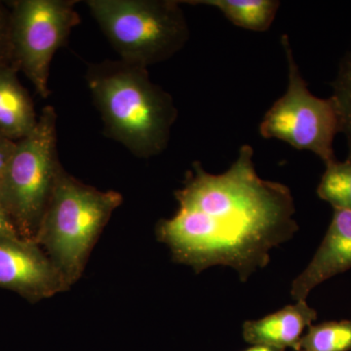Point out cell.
I'll return each instance as SVG.
<instances>
[{"instance_id":"8992f818","label":"cell","mask_w":351,"mask_h":351,"mask_svg":"<svg viewBox=\"0 0 351 351\" xmlns=\"http://www.w3.org/2000/svg\"><path fill=\"white\" fill-rule=\"evenodd\" d=\"M288 66L285 93L265 112L261 122V136L277 138L300 151L316 154L325 165L337 160L335 137L339 133L338 112L331 97L321 99L311 93L293 54L290 38L281 36Z\"/></svg>"},{"instance_id":"e0dca14e","label":"cell","mask_w":351,"mask_h":351,"mask_svg":"<svg viewBox=\"0 0 351 351\" xmlns=\"http://www.w3.org/2000/svg\"><path fill=\"white\" fill-rule=\"evenodd\" d=\"M16 143L17 142H13L0 134V189H1L7 166L15 149Z\"/></svg>"},{"instance_id":"ac0fdd59","label":"cell","mask_w":351,"mask_h":351,"mask_svg":"<svg viewBox=\"0 0 351 351\" xmlns=\"http://www.w3.org/2000/svg\"><path fill=\"white\" fill-rule=\"evenodd\" d=\"M13 237H21L0 198V239H13Z\"/></svg>"},{"instance_id":"9a60e30c","label":"cell","mask_w":351,"mask_h":351,"mask_svg":"<svg viewBox=\"0 0 351 351\" xmlns=\"http://www.w3.org/2000/svg\"><path fill=\"white\" fill-rule=\"evenodd\" d=\"M334 101L339 120V133L343 134L351 158V48L339 63L338 73L331 83Z\"/></svg>"},{"instance_id":"7a4b0ae2","label":"cell","mask_w":351,"mask_h":351,"mask_svg":"<svg viewBox=\"0 0 351 351\" xmlns=\"http://www.w3.org/2000/svg\"><path fill=\"white\" fill-rule=\"evenodd\" d=\"M85 80L107 138L138 158L167 149L178 108L173 97L152 82L147 69L105 60L88 66Z\"/></svg>"},{"instance_id":"5b68a950","label":"cell","mask_w":351,"mask_h":351,"mask_svg":"<svg viewBox=\"0 0 351 351\" xmlns=\"http://www.w3.org/2000/svg\"><path fill=\"white\" fill-rule=\"evenodd\" d=\"M57 145L56 110L46 106L34 130L16 143L0 189V198L22 239L34 241L63 168Z\"/></svg>"},{"instance_id":"277c9868","label":"cell","mask_w":351,"mask_h":351,"mask_svg":"<svg viewBox=\"0 0 351 351\" xmlns=\"http://www.w3.org/2000/svg\"><path fill=\"white\" fill-rule=\"evenodd\" d=\"M101 32L125 63L149 69L174 57L189 39L180 0H87Z\"/></svg>"},{"instance_id":"d6986e66","label":"cell","mask_w":351,"mask_h":351,"mask_svg":"<svg viewBox=\"0 0 351 351\" xmlns=\"http://www.w3.org/2000/svg\"><path fill=\"white\" fill-rule=\"evenodd\" d=\"M244 351H285L282 348H272L267 346H253Z\"/></svg>"},{"instance_id":"2e32d148","label":"cell","mask_w":351,"mask_h":351,"mask_svg":"<svg viewBox=\"0 0 351 351\" xmlns=\"http://www.w3.org/2000/svg\"><path fill=\"white\" fill-rule=\"evenodd\" d=\"M10 66H14L10 39V11H7L3 4L0 3V69Z\"/></svg>"},{"instance_id":"7c38bea8","label":"cell","mask_w":351,"mask_h":351,"mask_svg":"<svg viewBox=\"0 0 351 351\" xmlns=\"http://www.w3.org/2000/svg\"><path fill=\"white\" fill-rule=\"evenodd\" d=\"M181 3L214 7L233 25L253 32L267 31L280 7L277 0H184Z\"/></svg>"},{"instance_id":"6da1fadb","label":"cell","mask_w":351,"mask_h":351,"mask_svg":"<svg viewBox=\"0 0 351 351\" xmlns=\"http://www.w3.org/2000/svg\"><path fill=\"white\" fill-rule=\"evenodd\" d=\"M251 145L221 174L193 163L176 191L179 208L157 225L158 239L175 262L196 272L215 265L232 267L242 282L269 265V252L299 230L290 189L258 175Z\"/></svg>"},{"instance_id":"ba28073f","label":"cell","mask_w":351,"mask_h":351,"mask_svg":"<svg viewBox=\"0 0 351 351\" xmlns=\"http://www.w3.org/2000/svg\"><path fill=\"white\" fill-rule=\"evenodd\" d=\"M69 286L36 242L22 237L0 239V287L39 301L64 292Z\"/></svg>"},{"instance_id":"9c48e42d","label":"cell","mask_w":351,"mask_h":351,"mask_svg":"<svg viewBox=\"0 0 351 351\" xmlns=\"http://www.w3.org/2000/svg\"><path fill=\"white\" fill-rule=\"evenodd\" d=\"M351 269V211L334 209L331 223L306 269L295 279L291 295L306 301L316 286Z\"/></svg>"},{"instance_id":"30bf717a","label":"cell","mask_w":351,"mask_h":351,"mask_svg":"<svg viewBox=\"0 0 351 351\" xmlns=\"http://www.w3.org/2000/svg\"><path fill=\"white\" fill-rule=\"evenodd\" d=\"M316 319L315 309L306 301H298L262 319L246 321L242 335L245 341L252 346L295 350L306 329Z\"/></svg>"},{"instance_id":"52a82bcc","label":"cell","mask_w":351,"mask_h":351,"mask_svg":"<svg viewBox=\"0 0 351 351\" xmlns=\"http://www.w3.org/2000/svg\"><path fill=\"white\" fill-rule=\"evenodd\" d=\"M73 0H18L10 11L14 66L43 99L50 95L51 63L80 24Z\"/></svg>"},{"instance_id":"3957f363","label":"cell","mask_w":351,"mask_h":351,"mask_svg":"<svg viewBox=\"0 0 351 351\" xmlns=\"http://www.w3.org/2000/svg\"><path fill=\"white\" fill-rule=\"evenodd\" d=\"M122 201L117 191H99L60 170L34 241L69 286L82 276L95 241Z\"/></svg>"},{"instance_id":"4fadbf2b","label":"cell","mask_w":351,"mask_h":351,"mask_svg":"<svg viewBox=\"0 0 351 351\" xmlns=\"http://www.w3.org/2000/svg\"><path fill=\"white\" fill-rule=\"evenodd\" d=\"M351 320L311 325L294 351H350Z\"/></svg>"},{"instance_id":"5bb4252c","label":"cell","mask_w":351,"mask_h":351,"mask_svg":"<svg viewBox=\"0 0 351 351\" xmlns=\"http://www.w3.org/2000/svg\"><path fill=\"white\" fill-rule=\"evenodd\" d=\"M317 195L334 209L351 211V158L346 161L336 160L326 165L317 188Z\"/></svg>"},{"instance_id":"8fae6325","label":"cell","mask_w":351,"mask_h":351,"mask_svg":"<svg viewBox=\"0 0 351 351\" xmlns=\"http://www.w3.org/2000/svg\"><path fill=\"white\" fill-rule=\"evenodd\" d=\"M38 120L32 99L18 80L17 68L0 69V134L19 142L34 130Z\"/></svg>"}]
</instances>
